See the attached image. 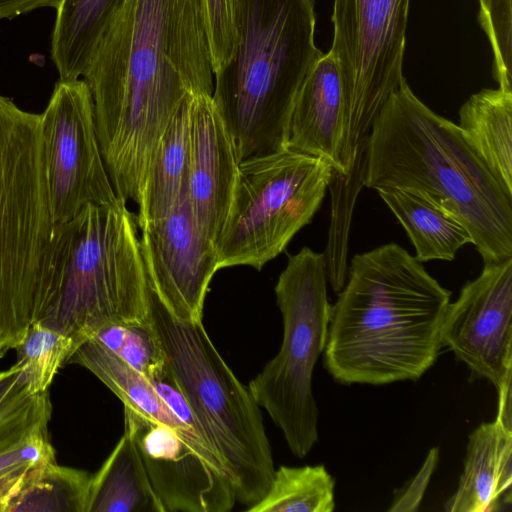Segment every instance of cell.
Instances as JSON below:
<instances>
[{
	"mask_svg": "<svg viewBox=\"0 0 512 512\" xmlns=\"http://www.w3.org/2000/svg\"><path fill=\"white\" fill-rule=\"evenodd\" d=\"M82 79L112 186L137 204L150 154L182 99L213 91L203 0H123Z\"/></svg>",
	"mask_w": 512,
	"mask_h": 512,
	"instance_id": "cell-1",
	"label": "cell"
},
{
	"mask_svg": "<svg viewBox=\"0 0 512 512\" xmlns=\"http://www.w3.org/2000/svg\"><path fill=\"white\" fill-rule=\"evenodd\" d=\"M450 302L451 292L398 244L355 254L331 307L326 370L345 385L418 380L443 347Z\"/></svg>",
	"mask_w": 512,
	"mask_h": 512,
	"instance_id": "cell-2",
	"label": "cell"
},
{
	"mask_svg": "<svg viewBox=\"0 0 512 512\" xmlns=\"http://www.w3.org/2000/svg\"><path fill=\"white\" fill-rule=\"evenodd\" d=\"M362 184L428 199L467 229L484 264L512 258V194L458 125L428 108L405 78L374 121Z\"/></svg>",
	"mask_w": 512,
	"mask_h": 512,
	"instance_id": "cell-3",
	"label": "cell"
},
{
	"mask_svg": "<svg viewBox=\"0 0 512 512\" xmlns=\"http://www.w3.org/2000/svg\"><path fill=\"white\" fill-rule=\"evenodd\" d=\"M236 23V50L211 97L242 161L287 146L296 97L323 52L315 0H238Z\"/></svg>",
	"mask_w": 512,
	"mask_h": 512,
	"instance_id": "cell-4",
	"label": "cell"
},
{
	"mask_svg": "<svg viewBox=\"0 0 512 512\" xmlns=\"http://www.w3.org/2000/svg\"><path fill=\"white\" fill-rule=\"evenodd\" d=\"M138 228L124 200L88 204L55 226L52 298L39 321L72 338L75 349L108 325L149 323L151 288Z\"/></svg>",
	"mask_w": 512,
	"mask_h": 512,
	"instance_id": "cell-5",
	"label": "cell"
},
{
	"mask_svg": "<svg viewBox=\"0 0 512 512\" xmlns=\"http://www.w3.org/2000/svg\"><path fill=\"white\" fill-rule=\"evenodd\" d=\"M54 234L41 114L0 95V359L49 306Z\"/></svg>",
	"mask_w": 512,
	"mask_h": 512,
	"instance_id": "cell-6",
	"label": "cell"
},
{
	"mask_svg": "<svg viewBox=\"0 0 512 512\" xmlns=\"http://www.w3.org/2000/svg\"><path fill=\"white\" fill-rule=\"evenodd\" d=\"M149 320L172 379L227 468L236 500L247 507L255 504L275 472L260 406L222 358L202 321L172 315L152 290Z\"/></svg>",
	"mask_w": 512,
	"mask_h": 512,
	"instance_id": "cell-7",
	"label": "cell"
},
{
	"mask_svg": "<svg viewBox=\"0 0 512 512\" xmlns=\"http://www.w3.org/2000/svg\"><path fill=\"white\" fill-rule=\"evenodd\" d=\"M327 281L323 253L303 247L289 255L275 286L283 321L281 346L248 385L297 458H304L318 441L312 378L331 317Z\"/></svg>",
	"mask_w": 512,
	"mask_h": 512,
	"instance_id": "cell-8",
	"label": "cell"
},
{
	"mask_svg": "<svg viewBox=\"0 0 512 512\" xmlns=\"http://www.w3.org/2000/svg\"><path fill=\"white\" fill-rule=\"evenodd\" d=\"M333 169L323 158L288 147L240 161L223 230L219 269L261 270L282 253L320 208Z\"/></svg>",
	"mask_w": 512,
	"mask_h": 512,
	"instance_id": "cell-9",
	"label": "cell"
},
{
	"mask_svg": "<svg viewBox=\"0 0 512 512\" xmlns=\"http://www.w3.org/2000/svg\"><path fill=\"white\" fill-rule=\"evenodd\" d=\"M410 0H333V40L344 96L341 172L365 155L372 126L403 77Z\"/></svg>",
	"mask_w": 512,
	"mask_h": 512,
	"instance_id": "cell-10",
	"label": "cell"
},
{
	"mask_svg": "<svg viewBox=\"0 0 512 512\" xmlns=\"http://www.w3.org/2000/svg\"><path fill=\"white\" fill-rule=\"evenodd\" d=\"M47 191L55 226L86 205L120 199L108 176L98 142L92 96L86 82L60 80L41 114Z\"/></svg>",
	"mask_w": 512,
	"mask_h": 512,
	"instance_id": "cell-11",
	"label": "cell"
},
{
	"mask_svg": "<svg viewBox=\"0 0 512 512\" xmlns=\"http://www.w3.org/2000/svg\"><path fill=\"white\" fill-rule=\"evenodd\" d=\"M442 345L496 390L512 377V258L484 264L450 302Z\"/></svg>",
	"mask_w": 512,
	"mask_h": 512,
	"instance_id": "cell-12",
	"label": "cell"
},
{
	"mask_svg": "<svg viewBox=\"0 0 512 512\" xmlns=\"http://www.w3.org/2000/svg\"><path fill=\"white\" fill-rule=\"evenodd\" d=\"M139 228L153 294L177 318L202 321L208 287L219 266L216 247L198 229L186 198L164 218Z\"/></svg>",
	"mask_w": 512,
	"mask_h": 512,
	"instance_id": "cell-13",
	"label": "cell"
},
{
	"mask_svg": "<svg viewBox=\"0 0 512 512\" xmlns=\"http://www.w3.org/2000/svg\"><path fill=\"white\" fill-rule=\"evenodd\" d=\"M151 485L165 512H228L236 497L229 478L207 464L172 428L124 407Z\"/></svg>",
	"mask_w": 512,
	"mask_h": 512,
	"instance_id": "cell-14",
	"label": "cell"
},
{
	"mask_svg": "<svg viewBox=\"0 0 512 512\" xmlns=\"http://www.w3.org/2000/svg\"><path fill=\"white\" fill-rule=\"evenodd\" d=\"M240 160L211 95L195 94L186 200L215 247L228 216Z\"/></svg>",
	"mask_w": 512,
	"mask_h": 512,
	"instance_id": "cell-15",
	"label": "cell"
},
{
	"mask_svg": "<svg viewBox=\"0 0 512 512\" xmlns=\"http://www.w3.org/2000/svg\"><path fill=\"white\" fill-rule=\"evenodd\" d=\"M344 96L338 65L330 52L310 68L296 97L288 129V148L325 159L341 174Z\"/></svg>",
	"mask_w": 512,
	"mask_h": 512,
	"instance_id": "cell-16",
	"label": "cell"
},
{
	"mask_svg": "<svg viewBox=\"0 0 512 512\" xmlns=\"http://www.w3.org/2000/svg\"><path fill=\"white\" fill-rule=\"evenodd\" d=\"M512 425L496 417L468 438L463 472L445 503L449 512H496L511 504Z\"/></svg>",
	"mask_w": 512,
	"mask_h": 512,
	"instance_id": "cell-17",
	"label": "cell"
},
{
	"mask_svg": "<svg viewBox=\"0 0 512 512\" xmlns=\"http://www.w3.org/2000/svg\"><path fill=\"white\" fill-rule=\"evenodd\" d=\"M68 364H78L89 370L119 398L124 407L178 432L207 464L229 478L227 468L218 453L173 413L152 382L111 352L97 338L91 336L81 343Z\"/></svg>",
	"mask_w": 512,
	"mask_h": 512,
	"instance_id": "cell-18",
	"label": "cell"
},
{
	"mask_svg": "<svg viewBox=\"0 0 512 512\" xmlns=\"http://www.w3.org/2000/svg\"><path fill=\"white\" fill-rule=\"evenodd\" d=\"M194 96L182 99L150 154L137 203L139 227L164 218L186 198Z\"/></svg>",
	"mask_w": 512,
	"mask_h": 512,
	"instance_id": "cell-19",
	"label": "cell"
},
{
	"mask_svg": "<svg viewBox=\"0 0 512 512\" xmlns=\"http://www.w3.org/2000/svg\"><path fill=\"white\" fill-rule=\"evenodd\" d=\"M87 512H165L127 418L122 437L100 469L92 474Z\"/></svg>",
	"mask_w": 512,
	"mask_h": 512,
	"instance_id": "cell-20",
	"label": "cell"
},
{
	"mask_svg": "<svg viewBox=\"0 0 512 512\" xmlns=\"http://www.w3.org/2000/svg\"><path fill=\"white\" fill-rule=\"evenodd\" d=\"M462 135L512 194V91L482 89L459 109Z\"/></svg>",
	"mask_w": 512,
	"mask_h": 512,
	"instance_id": "cell-21",
	"label": "cell"
},
{
	"mask_svg": "<svg viewBox=\"0 0 512 512\" xmlns=\"http://www.w3.org/2000/svg\"><path fill=\"white\" fill-rule=\"evenodd\" d=\"M123 0H61L51 37V58L60 80L85 74Z\"/></svg>",
	"mask_w": 512,
	"mask_h": 512,
	"instance_id": "cell-22",
	"label": "cell"
},
{
	"mask_svg": "<svg viewBox=\"0 0 512 512\" xmlns=\"http://www.w3.org/2000/svg\"><path fill=\"white\" fill-rule=\"evenodd\" d=\"M377 192L405 229L420 262L452 261L462 246L472 243L457 219L423 196L397 188Z\"/></svg>",
	"mask_w": 512,
	"mask_h": 512,
	"instance_id": "cell-23",
	"label": "cell"
},
{
	"mask_svg": "<svg viewBox=\"0 0 512 512\" xmlns=\"http://www.w3.org/2000/svg\"><path fill=\"white\" fill-rule=\"evenodd\" d=\"M48 424L27 417L0 430V512H7L11 500L34 469L56 461Z\"/></svg>",
	"mask_w": 512,
	"mask_h": 512,
	"instance_id": "cell-24",
	"label": "cell"
},
{
	"mask_svg": "<svg viewBox=\"0 0 512 512\" xmlns=\"http://www.w3.org/2000/svg\"><path fill=\"white\" fill-rule=\"evenodd\" d=\"M92 474L55 462L34 469L7 512H87Z\"/></svg>",
	"mask_w": 512,
	"mask_h": 512,
	"instance_id": "cell-25",
	"label": "cell"
},
{
	"mask_svg": "<svg viewBox=\"0 0 512 512\" xmlns=\"http://www.w3.org/2000/svg\"><path fill=\"white\" fill-rule=\"evenodd\" d=\"M335 480L323 465L275 469L266 494L248 512H332Z\"/></svg>",
	"mask_w": 512,
	"mask_h": 512,
	"instance_id": "cell-26",
	"label": "cell"
},
{
	"mask_svg": "<svg viewBox=\"0 0 512 512\" xmlns=\"http://www.w3.org/2000/svg\"><path fill=\"white\" fill-rule=\"evenodd\" d=\"M17 360L31 394L48 391L58 371L68 364L75 345L68 335L33 323L15 347Z\"/></svg>",
	"mask_w": 512,
	"mask_h": 512,
	"instance_id": "cell-27",
	"label": "cell"
},
{
	"mask_svg": "<svg viewBox=\"0 0 512 512\" xmlns=\"http://www.w3.org/2000/svg\"><path fill=\"white\" fill-rule=\"evenodd\" d=\"M93 336L148 380L157 381L166 375V357L150 320L146 324H111Z\"/></svg>",
	"mask_w": 512,
	"mask_h": 512,
	"instance_id": "cell-28",
	"label": "cell"
},
{
	"mask_svg": "<svg viewBox=\"0 0 512 512\" xmlns=\"http://www.w3.org/2000/svg\"><path fill=\"white\" fill-rule=\"evenodd\" d=\"M478 21L492 48L494 79L512 91V0H479Z\"/></svg>",
	"mask_w": 512,
	"mask_h": 512,
	"instance_id": "cell-29",
	"label": "cell"
},
{
	"mask_svg": "<svg viewBox=\"0 0 512 512\" xmlns=\"http://www.w3.org/2000/svg\"><path fill=\"white\" fill-rule=\"evenodd\" d=\"M213 73L232 59L238 43V0H203Z\"/></svg>",
	"mask_w": 512,
	"mask_h": 512,
	"instance_id": "cell-30",
	"label": "cell"
},
{
	"mask_svg": "<svg viewBox=\"0 0 512 512\" xmlns=\"http://www.w3.org/2000/svg\"><path fill=\"white\" fill-rule=\"evenodd\" d=\"M438 460L439 449L434 447L429 450L417 474L395 494L388 511L414 512L419 509Z\"/></svg>",
	"mask_w": 512,
	"mask_h": 512,
	"instance_id": "cell-31",
	"label": "cell"
},
{
	"mask_svg": "<svg viewBox=\"0 0 512 512\" xmlns=\"http://www.w3.org/2000/svg\"><path fill=\"white\" fill-rule=\"evenodd\" d=\"M31 395L17 363L0 371V422Z\"/></svg>",
	"mask_w": 512,
	"mask_h": 512,
	"instance_id": "cell-32",
	"label": "cell"
},
{
	"mask_svg": "<svg viewBox=\"0 0 512 512\" xmlns=\"http://www.w3.org/2000/svg\"><path fill=\"white\" fill-rule=\"evenodd\" d=\"M61 0H0V19H11L33 10L59 6Z\"/></svg>",
	"mask_w": 512,
	"mask_h": 512,
	"instance_id": "cell-33",
	"label": "cell"
}]
</instances>
